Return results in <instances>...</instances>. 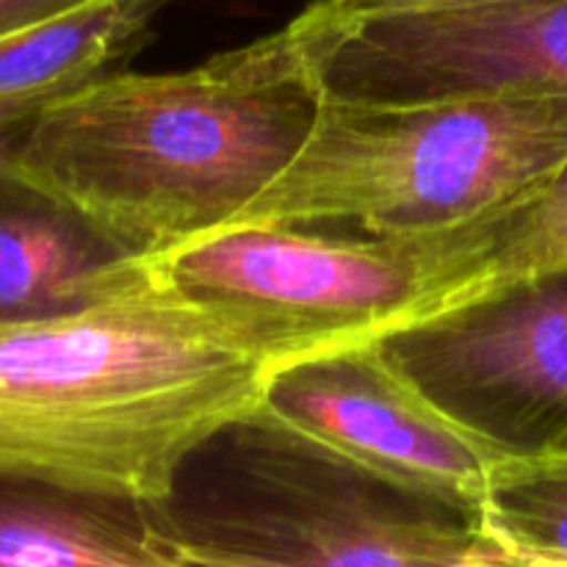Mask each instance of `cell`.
Here are the masks:
<instances>
[{"instance_id": "cell-1", "label": "cell", "mask_w": 567, "mask_h": 567, "mask_svg": "<svg viewBox=\"0 0 567 567\" xmlns=\"http://www.w3.org/2000/svg\"><path fill=\"white\" fill-rule=\"evenodd\" d=\"M324 89L308 11L177 72L94 75L39 105L14 177L125 258L219 230L288 169Z\"/></svg>"}, {"instance_id": "cell-2", "label": "cell", "mask_w": 567, "mask_h": 567, "mask_svg": "<svg viewBox=\"0 0 567 567\" xmlns=\"http://www.w3.org/2000/svg\"><path fill=\"white\" fill-rule=\"evenodd\" d=\"M271 369L249 332L122 258L92 302L0 324V468L158 504Z\"/></svg>"}, {"instance_id": "cell-3", "label": "cell", "mask_w": 567, "mask_h": 567, "mask_svg": "<svg viewBox=\"0 0 567 567\" xmlns=\"http://www.w3.org/2000/svg\"><path fill=\"white\" fill-rule=\"evenodd\" d=\"M153 518L177 567H509L476 515L255 408L183 457Z\"/></svg>"}, {"instance_id": "cell-4", "label": "cell", "mask_w": 567, "mask_h": 567, "mask_svg": "<svg viewBox=\"0 0 567 567\" xmlns=\"http://www.w3.org/2000/svg\"><path fill=\"white\" fill-rule=\"evenodd\" d=\"M567 161V94L365 103L327 94L282 175L225 227L421 236L502 210Z\"/></svg>"}, {"instance_id": "cell-5", "label": "cell", "mask_w": 567, "mask_h": 567, "mask_svg": "<svg viewBox=\"0 0 567 567\" xmlns=\"http://www.w3.org/2000/svg\"><path fill=\"white\" fill-rule=\"evenodd\" d=\"M133 260L155 282L249 332L277 369L396 330L435 282L441 238L244 225Z\"/></svg>"}, {"instance_id": "cell-6", "label": "cell", "mask_w": 567, "mask_h": 567, "mask_svg": "<svg viewBox=\"0 0 567 567\" xmlns=\"http://www.w3.org/2000/svg\"><path fill=\"white\" fill-rule=\"evenodd\" d=\"M377 341L504 452L540 454L567 435V275L515 282Z\"/></svg>"}, {"instance_id": "cell-7", "label": "cell", "mask_w": 567, "mask_h": 567, "mask_svg": "<svg viewBox=\"0 0 567 567\" xmlns=\"http://www.w3.org/2000/svg\"><path fill=\"white\" fill-rule=\"evenodd\" d=\"M260 408L399 487L480 513L509 452L421 391L382 341L305 354L269 371Z\"/></svg>"}, {"instance_id": "cell-8", "label": "cell", "mask_w": 567, "mask_h": 567, "mask_svg": "<svg viewBox=\"0 0 567 567\" xmlns=\"http://www.w3.org/2000/svg\"><path fill=\"white\" fill-rule=\"evenodd\" d=\"M3 567H177L153 504L0 468Z\"/></svg>"}, {"instance_id": "cell-9", "label": "cell", "mask_w": 567, "mask_h": 567, "mask_svg": "<svg viewBox=\"0 0 567 567\" xmlns=\"http://www.w3.org/2000/svg\"><path fill=\"white\" fill-rule=\"evenodd\" d=\"M122 258L48 194L17 177L0 183V324L92 302Z\"/></svg>"}, {"instance_id": "cell-10", "label": "cell", "mask_w": 567, "mask_h": 567, "mask_svg": "<svg viewBox=\"0 0 567 567\" xmlns=\"http://www.w3.org/2000/svg\"><path fill=\"white\" fill-rule=\"evenodd\" d=\"M437 238L441 266L435 282L396 330L491 297L515 282L567 275V161L518 203L437 230Z\"/></svg>"}, {"instance_id": "cell-11", "label": "cell", "mask_w": 567, "mask_h": 567, "mask_svg": "<svg viewBox=\"0 0 567 567\" xmlns=\"http://www.w3.org/2000/svg\"><path fill=\"white\" fill-rule=\"evenodd\" d=\"M175 0H105L37 25L0 33V105L48 103L55 94L147 48Z\"/></svg>"}, {"instance_id": "cell-12", "label": "cell", "mask_w": 567, "mask_h": 567, "mask_svg": "<svg viewBox=\"0 0 567 567\" xmlns=\"http://www.w3.org/2000/svg\"><path fill=\"white\" fill-rule=\"evenodd\" d=\"M476 520L509 567L567 565V452L504 457Z\"/></svg>"}, {"instance_id": "cell-13", "label": "cell", "mask_w": 567, "mask_h": 567, "mask_svg": "<svg viewBox=\"0 0 567 567\" xmlns=\"http://www.w3.org/2000/svg\"><path fill=\"white\" fill-rule=\"evenodd\" d=\"M330 25H352L371 17L404 14V11L449 9V6L485 3V0H316Z\"/></svg>"}, {"instance_id": "cell-14", "label": "cell", "mask_w": 567, "mask_h": 567, "mask_svg": "<svg viewBox=\"0 0 567 567\" xmlns=\"http://www.w3.org/2000/svg\"><path fill=\"white\" fill-rule=\"evenodd\" d=\"M97 3H105V0H0V33L37 25V22Z\"/></svg>"}, {"instance_id": "cell-15", "label": "cell", "mask_w": 567, "mask_h": 567, "mask_svg": "<svg viewBox=\"0 0 567 567\" xmlns=\"http://www.w3.org/2000/svg\"><path fill=\"white\" fill-rule=\"evenodd\" d=\"M37 111L39 105L33 103L0 105V183L14 177L17 150H20Z\"/></svg>"}, {"instance_id": "cell-16", "label": "cell", "mask_w": 567, "mask_h": 567, "mask_svg": "<svg viewBox=\"0 0 567 567\" xmlns=\"http://www.w3.org/2000/svg\"><path fill=\"white\" fill-rule=\"evenodd\" d=\"M554 449H559V452H567V435L563 437V441H559L557 443V446H554ZM548 452H551V449H548Z\"/></svg>"}]
</instances>
